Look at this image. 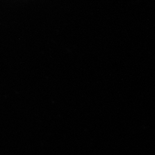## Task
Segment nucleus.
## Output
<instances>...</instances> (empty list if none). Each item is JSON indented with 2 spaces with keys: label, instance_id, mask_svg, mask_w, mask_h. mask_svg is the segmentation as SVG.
Listing matches in <instances>:
<instances>
[]
</instances>
